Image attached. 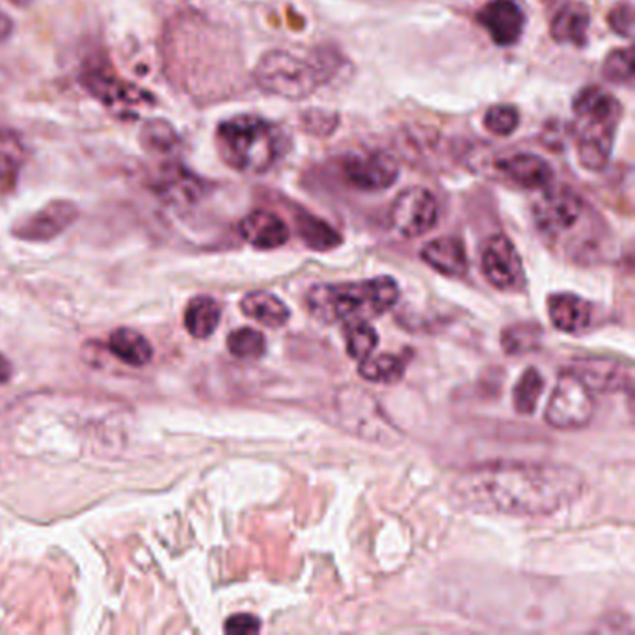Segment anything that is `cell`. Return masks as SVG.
<instances>
[{
  "instance_id": "28",
  "label": "cell",
  "mask_w": 635,
  "mask_h": 635,
  "mask_svg": "<svg viewBox=\"0 0 635 635\" xmlns=\"http://www.w3.org/2000/svg\"><path fill=\"white\" fill-rule=\"evenodd\" d=\"M361 379L369 382H382V384H395L405 377V363L401 358L393 355H379L374 358L361 360L358 369Z\"/></svg>"
},
{
  "instance_id": "14",
  "label": "cell",
  "mask_w": 635,
  "mask_h": 635,
  "mask_svg": "<svg viewBox=\"0 0 635 635\" xmlns=\"http://www.w3.org/2000/svg\"><path fill=\"white\" fill-rule=\"evenodd\" d=\"M153 190L166 206L185 209L204 199L207 183L181 162H166L157 174Z\"/></svg>"
},
{
  "instance_id": "4",
  "label": "cell",
  "mask_w": 635,
  "mask_h": 635,
  "mask_svg": "<svg viewBox=\"0 0 635 635\" xmlns=\"http://www.w3.org/2000/svg\"><path fill=\"white\" fill-rule=\"evenodd\" d=\"M337 62V53L331 49L313 50L310 58L297 57L286 49L268 50L254 69V81L267 94L305 100L336 76Z\"/></svg>"
},
{
  "instance_id": "15",
  "label": "cell",
  "mask_w": 635,
  "mask_h": 635,
  "mask_svg": "<svg viewBox=\"0 0 635 635\" xmlns=\"http://www.w3.org/2000/svg\"><path fill=\"white\" fill-rule=\"evenodd\" d=\"M475 21L490 34L494 44L512 47L522 38L526 13L515 0H490L475 13Z\"/></svg>"
},
{
  "instance_id": "25",
  "label": "cell",
  "mask_w": 635,
  "mask_h": 635,
  "mask_svg": "<svg viewBox=\"0 0 635 635\" xmlns=\"http://www.w3.org/2000/svg\"><path fill=\"white\" fill-rule=\"evenodd\" d=\"M25 159V146L18 135L0 131V190H7L15 185Z\"/></svg>"
},
{
  "instance_id": "26",
  "label": "cell",
  "mask_w": 635,
  "mask_h": 635,
  "mask_svg": "<svg viewBox=\"0 0 635 635\" xmlns=\"http://www.w3.org/2000/svg\"><path fill=\"white\" fill-rule=\"evenodd\" d=\"M297 231L305 246L318 252L336 249L337 244H342V235L328 222L318 219L312 212L297 215Z\"/></svg>"
},
{
  "instance_id": "39",
  "label": "cell",
  "mask_w": 635,
  "mask_h": 635,
  "mask_svg": "<svg viewBox=\"0 0 635 635\" xmlns=\"http://www.w3.org/2000/svg\"><path fill=\"white\" fill-rule=\"evenodd\" d=\"M8 2H10V4H13V7L26 8V7H31V4H32V2H34V0H8Z\"/></svg>"
},
{
  "instance_id": "33",
  "label": "cell",
  "mask_w": 635,
  "mask_h": 635,
  "mask_svg": "<svg viewBox=\"0 0 635 635\" xmlns=\"http://www.w3.org/2000/svg\"><path fill=\"white\" fill-rule=\"evenodd\" d=\"M602 73L613 84H630L634 79V53L632 49H616L610 53V57L605 58Z\"/></svg>"
},
{
  "instance_id": "21",
  "label": "cell",
  "mask_w": 635,
  "mask_h": 635,
  "mask_svg": "<svg viewBox=\"0 0 635 635\" xmlns=\"http://www.w3.org/2000/svg\"><path fill=\"white\" fill-rule=\"evenodd\" d=\"M244 315L265 324L268 328H280L291 318V312L284 300L267 291H252L241 300Z\"/></svg>"
},
{
  "instance_id": "34",
  "label": "cell",
  "mask_w": 635,
  "mask_h": 635,
  "mask_svg": "<svg viewBox=\"0 0 635 635\" xmlns=\"http://www.w3.org/2000/svg\"><path fill=\"white\" fill-rule=\"evenodd\" d=\"M337 125H339V116L331 111L312 108L300 114V127L310 135L331 137L332 132L336 131Z\"/></svg>"
},
{
  "instance_id": "24",
  "label": "cell",
  "mask_w": 635,
  "mask_h": 635,
  "mask_svg": "<svg viewBox=\"0 0 635 635\" xmlns=\"http://www.w3.org/2000/svg\"><path fill=\"white\" fill-rule=\"evenodd\" d=\"M140 143L150 155H175L181 148L180 132L169 119H148L140 129Z\"/></svg>"
},
{
  "instance_id": "12",
  "label": "cell",
  "mask_w": 635,
  "mask_h": 635,
  "mask_svg": "<svg viewBox=\"0 0 635 635\" xmlns=\"http://www.w3.org/2000/svg\"><path fill=\"white\" fill-rule=\"evenodd\" d=\"M81 82L95 100H100L106 106L122 105V108H125V106L138 105L142 101H150V95L146 94V90H140L125 82L124 79H119L108 62H100L94 58L82 68Z\"/></svg>"
},
{
  "instance_id": "30",
  "label": "cell",
  "mask_w": 635,
  "mask_h": 635,
  "mask_svg": "<svg viewBox=\"0 0 635 635\" xmlns=\"http://www.w3.org/2000/svg\"><path fill=\"white\" fill-rule=\"evenodd\" d=\"M228 350L239 360H259L267 353V339L254 328H238L228 336Z\"/></svg>"
},
{
  "instance_id": "3",
  "label": "cell",
  "mask_w": 635,
  "mask_h": 635,
  "mask_svg": "<svg viewBox=\"0 0 635 635\" xmlns=\"http://www.w3.org/2000/svg\"><path fill=\"white\" fill-rule=\"evenodd\" d=\"M397 299V281L379 276L373 280L318 284L308 291L305 302L313 318L332 324L379 318L392 310Z\"/></svg>"
},
{
  "instance_id": "7",
  "label": "cell",
  "mask_w": 635,
  "mask_h": 635,
  "mask_svg": "<svg viewBox=\"0 0 635 635\" xmlns=\"http://www.w3.org/2000/svg\"><path fill=\"white\" fill-rule=\"evenodd\" d=\"M594 395L581 380L565 369L557 379L549 406L544 412V419L554 429L576 430L584 429L591 424L594 416Z\"/></svg>"
},
{
  "instance_id": "9",
  "label": "cell",
  "mask_w": 635,
  "mask_h": 635,
  "mask_svg": "<svg viewBox=\"0 0 635 635\" xmlns=\"http://www.w3.org/2000/svg\"><path fill=\"white\" fill-rule=\"evenodd\" d=\"M343 174L358 190L379 193L397 181L399 164L386 151L356 150L343 159Z\"/></svg>"
},
{
  "instance_id": "17",
  "label": "cell",
  "mask_w": 635,
  "mask_h": 635,
  "mask_svg": "<svg viewBox=\"0 0 635 635\" xmlns=\"http://www.w3.org/2000/svg\"><path fill=\"white\" fill-rule=\"evenodd\" d=\"M496 169L505 180L512 181L518 187L530 188V190L549 188L554 181V170L549 162L533 153L504 157L496 162Z\"/></svg>"
},
{
  "instance_id": "10",
  "label": "cell",
  "mask_w": 635,
  "mask_h": 635,
  "mask_svg": "<svg viewBox=\"0 0 635 635\" xmlns=\"http://www.w3.org/2000/svg\"><path fill=\"white\" fill-rule=\"evenodd\" d=\"M79 219V207L71 199H53L38 211L18 220L12 228L13 238L26 243H47L62 235Z\"/></svg>"
},
{
  "instance_id": "31",
  "label": "cell",
  "mask_w": 635,
  "mask_h": 635,
  "mask_svg": "<svg viewBox=\"0 0 635 635\" xmlns=\"http://www.w3.org/2000/svg\"><path fill=\"white\" fill-rule=\"evenodd\" d=\"M542 332L535 324H518L504 332L501 345L507 355H528L541 343Z\"/></svg>"
},
{
  "instance_id": "6",
  "label": "cell",
  "mask_w": 635,
  "mask_h": 635,
  "mask_svg": "<svg viewBox=\"0 0 635 635\" xmlns=\"http://www.w3.org/2000/svg\"><path fill=\"white\" fill-rule=\"evenodd\" d=\"M591 207L586 199L567 187L550 188L536 199L533 206V220L536 230L541 231L550 243L567 246L574 243L576 231L591 224Z\"/></svg>"
},
{
  "instance_id": "38",
  "label": "cell",
  "mask_w": 635,
  "mask_h": 635,
  "mask_svg": "<svg viewBox=\"0 0 635 635\" xmlns=\"http://www.w3.org/2000/svg\"><path fill=\"white\" fill-rule=\"evenodd\" d=\"M12 374V361L8 360L7 356L0 355V386H2V384H7V382H10Z\"/></svg>"
},
{
  "instance_id": "8",
  "label": "cell",
  "mask_w": 635,
  "mask_h": 635,
  "mask_svg": "<svg viewBox=\"0 0 635 635\" xmlns=\"http://www.w3.org/2000/svg\"><path fill=\"white\" fill-rule=\"evenodd\" d=\"M438 219L437 198L424 187L405 188L390 209V226L403 239L422 238L438 224Z\"/></svg>"
},
{
  "instance_id": "36",
  "label": "cell",
  "mask_w": 635,
  "mask_h": 635,
  "mask_svg": "<svg viewBox=\"0 0 635 635\" xmlns=\"http://www.w3.org/2000/svg\"><path fill=\"white\" fill-rule=\"evenodd\" d=\"M226 634L252 635L262 630V621L257 616L249 613H238L231 615L224 624Z\"/></svg>"
},
{
  "instance_id": "13",
  "label": "cell",
  "mask_w": 635,
  "mask_h": 635,
  "mask_svg": "<svg viewBox=\"0 0 635 635\" xmlns=\"http://www.w3.org/2000/svg\"><path fill=\"white\" fill-rule=\"evenodd\" d=\"M573 371L592 393L630 392L634 384L632 363L605 356H587L573 361Z\"/></svg>"
},
{
  "instance_id": "32",
  "label": "cell",
  "mask_w": 635,
  "mask_h": 635,
  "mask_svg": "<svg viewBox=\"0 0 635 635\" xmlns=\"http://www.w3.org/2000/svg\"><path fill=\"white\" fill-rule=\"evenodd\" d=\"M486 131L493 132L496 137H509L517 131L520 124V114L512 105L490 106L485 114Z\"/></svg>"
},
{
  "instance_id": "11",
  "label": "cell",
  "mask_w": 635,
  "mask_h": 635,
  "mask_svg": "<svg viewBox=\"0 0 635 635\" xmlns=\"http://www.w3.org/2000/svg\"><path fill=\"white\" fill-rule=\"evenodd\" d=\"M481 268L488 284L499 291H517L526 284L522 257L511 239L504 233L486 241L481 254Z\"/></svg>"
},
{
  "instance_id": "29",
  "label": "cell",
  "mask_w": 635,
  "mask_h": 635,
  "mask_svg": "<svg viewBox=\"0 0 635 635\" xmlns=\"http://www.w3.org/2000/svg\"><path fill=\"white\" fill-rule=\"evenodd\" d=\"M345 345H347V353H349L350 358L360 361L366 360L377 349L379 334L363 319L349 321V323L345 324Z\"/></svg>"
},
{
  "instance_id": "23",
  "label": "cell",
  "mask_w": 635,
  "mask_h": 635,
  "mask_svg": "<svg viewBox=\"0 0 635 635\" xmlns=\"http://www.w3.org/2000/svg\"><path fill=\"white\" fill-rule=\"evenodd\" d=\"M220 319H222V308L219 302L212 297L201 295L188 302L185 310V328L196 339H207L219 328Z\"/></svg>"
},
{
  "instance_id": "18",
  "label": "cell",
  "mask_w": 635,
  "mask_h": 635,
  "mask_svg": "<svg viewBox=\"0 0 635 635\" xmlns=\"http://www.w3.org/2000/svg\"><path fill=\"white\" fill-rule=\"evenodd\" d=\"M549 315L557 331L578 334L591 326L592 304L574 293L552 295L549 299Z\"/></svg>"
},
{
  "instance_id": "22",
  "label": "cell",
  "mask_w": 635,
  "mask_h": 635,
  "mask_svg": "<svg viewBox=\"0 0 635 635\" xmlns=\"http://www.w3.org/2000/svg\"><path fill=\"white\" fill-rule=\"evenodd\" d=\"M108 350L119 361L131 368H143L153 358V347L140 332L132 328H118L108 337Z\"/></svg>"
},
{
  "instance_id": "1",
  "label": "cell",
  "mask_w": 635,
  "mask_h": 635,
  "mask_svg": "<svg viewBox=\"0 0 635 635\" xmlns=\"http://www.w3.org/2000/svg\"><path fill=\"white\" fill-rule=\"evenodd\" d=\"M586 481L578 470L554 462H486L453 485L457 504L475 512L546 517L573 504Z\"/></svg>"
},
{
  "instance_id": "2",
  "label": "cell",
  "mask_w": 635,
  "mask_h": 635,
  "mask_svg": "<svg viewBox=\"0 0 635 635\" xmlns=\"http://www.w3.org/2000/svg\"><path fill=\"white\" fill-rule=\"evenodd\" d=\"M287 146V132L280 125L254 114H239L217 127L222 161L241 174H267L284 157Z\"/></svg>"
},
{
  "instance_id": "35",
  "label": "cell",
  "mask_w": 635,
  "mask_h": 635,
  "mask_svg": "<svg viewBox=\"0 0 635 635\" xmlns=\"http://www.w3.org/2000/svg\"><path fill=\"white\" fill-rule=\"evenodd\" d=\"M608 23H610L611 31L615 32L616 36L632 38V32H634V7H632V2H628V0L619 2L608 15Z\"/></svg>"
},
{
  "instance_id": "19",
  "label": "cell",
  "mask_w": 635,
  "mask_h": 635,
  "mask_svg": "<svg viewBox=\"0 0 635 635\" xmlns=\"http://www.w3.org/2000/svg\"><path fill=\"white\" fill-rule=\"evenodd\" d=\"M422 257L429 267L451 278H461L466 275V249L461 239L438 238L425 244Z\"/></svg>"
},
{
  "instance_id": "27",
  "label": "cell",
  "mask_w": 635,
  "mask_h": 635,
  "mask_svg": "<svg viewBox=\"0 0 635 635\" xmlns=\"http://www.w3.org/2000/svg\"><path fill=\"white\" fill-rule=\"evenodd\" d=\"M542 392H544V377L541 371L535 368L526 369L512 390L515 411L522 416H531L536 411Z\"/></svg>"
},
{
  "instance_id": "16",
  "label": "cell",
  "mask_w": 635,
  "mask_h": 635,
  "mask_svg": "<svg viewBox=\"0 0 635 635\" xmlns=\"http://www.w3.org/2000/svg\"><path fill=\"white\" fill-rule=\"evenodd\" d=\"M239 235L254 249L275 250L289 241L291 231L275 212L256 209L239 222Z\"/></svg>"
},
{
  "instance_id": "20",
  "label": "cell",
  "mask_w": 635,
  "mask_h": 635,
  "mask_svg": "<svg viewBox=\"0 0 635 635\" xmlns=\"http://www.w3.org/2000/svg\"><path fill=\"white\" fill-rule=\"evenodd\" d=\"M589 25H591V13L589 8L581 2H570L561 8L555 15L550 34L557 44H573L576 47H586L589 42Z\"/></svg>"
},
{
  "instance_id": "5",
  "label": "cell",
  "mask_w": 635,
  "mask_h": 635,
  "mask_svg": "<svg viewBox=\"0 0 635 635\" xmlns=\"http://www.w3.org/2000/svg\"><path fill=\"white\" fill-rule=\"evenodd\" d=\"M573 113L579 164L591 172H604L610 164L623 106L604 90L591 86L584 88L574 97Z\"/></svg>"
},
{
  "instance_id": "37",
  "label": "cell",
  "mask_w": 635,
  "mask_h": 635,
  "mask_svg": "<svg viewBox=\"0 0 635 635\" xmlns=\"http://www.w3.org/2000/svg\"><path fill=\"white\" fill-rule=\"evenodd\" d=\"M13 34V21L7 13L0 12V44H4Z\"/></svg>"
}]
</instances>
